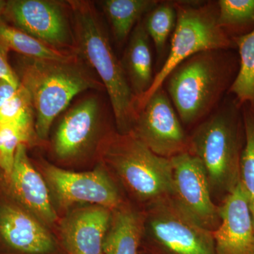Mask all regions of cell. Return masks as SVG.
I'll use <instances>...</instances> for the list:
<instances>
[{
    "mask_svg": "<svg viewBox=\"0 0 254 254\" xmlns=\"http://www.w3.org/2000/svg\"><path fill=\"white\" fill-rule=\"evenodd\" d=\"M0 43L9 50H14L25 58L32 59L67 61L75 57L73 53L48 46L18 28L9 26L1 19H0Z\"/></svg>",
    "mask_w": 254,
    "mask_h": 254,
    "instance_id": "obj_20",
    "label": "cell"
},
{
    "mask_svg": "<svg viewBox=\"0 0 254 254\" xmlns=\"http://www.w3.org/2000/svg\"><path fill=\"white\" fill-rule=\"evenodd\" d=\"M120 61L130 88L139 103L151 88L155 78L150 37L143 21H139L133 28Z\"/></svg>",
    "mask_w": 254,
    "mask_h": 254,
    "instance_id": "obj_17",
    "label": "cell"
},
{
    "mask_svg": "<svg viewBox=\"0 0 254 254\" xmlns=\"http://www.w3.org/2000/svg\"><path fill=\"white\" fill-rule=\"evenodd\" d=\"M145 213L123 203L113 210L103 244V254H139Z\"/></svg>",
    "mask_w": 254,
    "mask_h": 254,
    "instance_id": "obj_18",
    "label": "cell"
},
{
    "mask_svg": "<svg viewBox=\"0 0 254 254\" xmlns=\"http://www.w3.org/2000/svg\"><path fill=\"white\" fill-rule=\"evenodd\" d=\"M34 114L29 93L21 84L14 96L0 108V127H16L33 136Z\"/></svg>",
    "mask_w": 254,
    "mask_h": 254,
    "instance_id": "obj_25",
    "label": "cell"
},
{
    "mask_svg": "<svg viewBox=\"0 0 254 254\" xmlns=\"http://www.w3.org/2000/svg\"><path fill=\"white\" fill-rule=\"evenodd\" d=\"M158 156L171 159L190 152V134L163 86L138 107L130 133Z\"/></svg>",
    "mask_w": 254,
    "mask_h": 254,
    "instance_id": "obj_8",
    "label": "cell"
},
{
    "mask_svg": "<svg viewBox=\"0 0 254 254\" xmlns=\"http://www.w3.org/2000/svg\"><path fill=\"white\" fill-rule=\"evenodd\" d=\"M218 23L222 31L235 38L254 30V0H218Z\"/></svg>",
    "mask_w": 254,
    "mask_h": 254,
    "instance_id": "obj_22",
    "label": "cell"
},
{
    "mask_svg": "<svg viewBox=\"0 0 254 254\" xmlns=\"http://www.w3.org/2000/svg\"><path fill=\"white\" fill-rule=\"evenodd\" d=\"M190 138V153L203 165L212 196L222 202L240 182L245 144L242 105L228 93L220 106L195 127Z\"/></svg>",
    "mask_w": 254,
    "mask_h": 254,
    "instance_id": "obj_2",
    "label": "cell"
},
{
    "mask_svg": "<svg viewBox=\"0 0 254 254\" xmlns=\"http://www.w3.org/2000/svg\"><path fill=\"white\" fill-rule=\"evenodd\" d=\"M113 210L90 205L75 209L60 226V242L66 254H101Z\"/></svg>",
    "mask_w": 254,
    "mask_h": 254,
    "instance_id": "obj_14",
    "label": "cell"
},
{
    "mask_svg": "<svg viewBox=\"0 0 254 254\" xmlns=\"http://www.w3.org/2000/svg\"><path fill=\"white\" fill-rule=\"evenodd\" d=\"M232 41L236 45L240 66L228 93L234 95L241 105L247 104L254 109V30Z\"/></svg>",
    "mask_w": 254,
    "mask_h": 254,
    "instance_id": "obj_21",
    "label": "cell"
},
{
    "mask_svg": "<svg viewBox=\"0 0 254 254\" xmlns=\"http://www.w3.org/2000/svg\"><path fill=\"white\" fill-rule=\"evenodd\" d=\"M43 173L61 208L88 203L113 210L123 203L116 185L104 170L75 173L48 164L43 167Z\"/></svg>",
    "mask_w": 254,
    "mask_h": 254,
    "instance_id": "obj_10",
    "label": "cell"
},
{
    "mask_svg": "<svg viewBox=\"0 0 254 254\" xmlns=\"http://www.w3.org/2000/svg\"><path fill=\"white\" fill-rule=\"evenodd\" d=\"M236 50H208L177 65L164 82L182 125L196 126L220 106L238 73Z\"/></svg>",
    "mask_w": 254,
    "mask_h": 254,
    "instance_id": "obj_1",
    "label": "cell"
},
{
    "mask_svg": "<svg viewBox=\"0 0 254 254\" xmlns=\"http://www.w3.org/2000/svg\"><path fill=\"white\" fill-rule=\"evenodd\" d=\"M4 14L14 27L48 46L63 51H76V41L67 16L58 1L12 0L6 1Z\"/></svg>",
    "mask_w": 254,
    "mask_h": 254,
    "instance_id": "obj_11",
    "label": "cell"
},
{
    "mask_svg": "<svg viewBox=\"0 0 254 254\" xmlns=\"http://www.w3.org/2000/svg\"><path fill=\"white\" fill-rule=\"evenodd\" d=\"M0 236L15 254H66L43 222L13 205L0 209Z\"/></svg>",
    "mask_w": 254,
    "mask_h": 254,
    "instance_id": "obj_13",
    "label": "cell"
},
{
    "mask_svg": "<svg viewBox=\"0 0 254 254\" xmlns=\"http://www.w3.org/2000/svg\"><path fill=\"white\" fill-rule=\"evenodd\" d=\"M177 23L171 37L170 51L155 75L151 88L138 103V107L163 86L170 73L185 60L201 52L236 50L231 38L218 23L217 1H175Z\"/></svg>",
    "mask_w": 254,
    "mask_h": 254,
    "instance_id": "obj_6",
    "label": "cell"
},
{
    "mask_svg": "<svg viewBox=\"0 0 254 254\" xmlns=\"http://www.w3.org/2000/svg\"><path fill=\"white\" fill-rule=\"evenodd\" d=\"M158 2L157 0H104L100 4L109 21L115 39L123 43L142 16L148 14Z\"/></svg>",
    "mask_w": 254,
    "mask_h": 254,
    "instance_id": "obj_19",
    "label": "cell"
},
{
    "mask_svg": "<svg viewBox=\"0 0 254 254\" xmlns=\"http://www.w3.org/2000/svg\"><path fill=\"white\" fill-rule=\"evenodd\" d=\"M74 23L76 51L97 73L108 93L120 133H128L137 117L138 103L121 61L93 6L86 1H68Z\"/></svg>",
    "mask_w": 254,
    "mask_h": 254,
    "instance_id": "obj_3",
    "label": "cell"
},
{
    "mask_svg": "<svg viewBox=\"0 0 254 254\" xmlns=\"http://www.w3.org/2000/svg\"><path fill=\"white\" fill-rule=\"evenodd\" d=\"M6 180L16 198L36 218L48 225L55 223L58 215L50 200L49 187L32 165L26 144L18 145L12 170Z\"/></svg>",
    "mask_w": 254,
    "mask_h": 254,
    "instance_id": "obj_16",
    "label": "cell"
},
{
    "mask_svg": "<svg viewBox=\"0 0 254 254\" xmlns=\"http://www.w3.org/2000/svg\"><path fill=\"white\" fill-rule=\"evenodd\" d=\"M253 254H254V252H253Z\"/></svg>",
    "mask_w": 254,
    "mask_h": 254,
    "instance_id": "obj_30",
    "label": "cell"
},
{
    "mask_svg": "<svg viewBox=\"0 0 254 254\" xmlns=\"http://www.w3.org/2000/svg\"><path fill=\"white\" fill-rule=\"evenodd\" d=\"M25 58L20 82L31 96L36 133L46 139L55 118L74 97L103 86L90 76L76 56L67 61Z\"/></svg>",
    "mask_w": 254,
    "mask_h": 254,
    "instance_id": "obj_4",
    "label": "cell"
},
{
    "mask_svg": "<svg viewBox=\"0 0 254 254\" xmlns=\"http://www.w3.org/2000/svg\"><path fill=\"white\" fill-rule=\"evenodd\" d=\"M143 236L159 254H215L213 232L197 224L171 197L148 205Z\"/></svg>",
    "mask_w": 254,
    "mask_h": 254,
    "instance_id": "obj_7",
    "label": "cell"
},
{
    "mask_svg": "<svg viewBox=\"0 0 254 254\" xmlns=\"http://www.w3.org/2000/svg\"><path fill=\"white\" fill-rule=\"evenodd\" d=\"M145 29L153 41L158 61H162L167 50L169 38L173 36L177 23L175 1H159L158 4L147 14Z\"/></svg>",
    "mask_w": 254,
    "mask_h": 254,
    "instance_id": "obj_23",
    "label": "cell"
},
{
    "mask_svg": "<svg viewBox=\"0 0 254 254\" xmlns=\"http://www.w3.org/2000/svg\"><path fill=\"white\" fill-rule=\"evenodd\" d=\"M19 86L16 87L9 82L0 79V108L12 98Z\"/></svg>",
    "mask_w": 254,
    "mask_h": 254,
    "instance_id": "obj_28",
    "label": "cell"
},
{
    "mask_svg": "<svg viewBox=\"0 0 254 254\" xmlns=\"http://www.w3.org/2000/svg\"><path fill=\"white\" fill-rule=\"evenodd\" d=\"M245 127V144L241 155L240 183L248 199L254 224V109L242 105Z\"/></svg>",
    "mask_w": 254,
    "mask_h": 254,
    "instance_id": "obj_24",
    "label": "cell"
},
{
    "mask_svg": "<svg viewBox=\"0 0 254 254\" xmlns=\"http://www.w3.org/2000/svg\"><path fill=\"white\" fill-rule=\"evenodd\" d=\"M6 1L0 0V16L4 14L5 9H6Z\"/></svg>",
    "mask_w": 254,
    "mask_h": 254,
    "instance_id": "obj_29",
    "label": "cell"
},
{
    "mask_svg": "<svg viewBox=\"0 0 254 254\" xmlns=\"http://www.w3.org/2000/svg\"><path fill=\"white\" fill-rule=\"evenodd\" d=\"M9 50L0 43V79L9 82L11 84L18 87L21 85L19 78L8 61Z\"/></svg>",
    "mask_w": 254,
    "mask_h": 254,
    "instance_id": "obj_27",
    "label": "cell"
},
{
    "mask_svg": "<svg viewBox=\"0 0 254 254\" xmlns=\"http://www.w3.org/2000/svg\"><path fill=\"white\" fill-rule=\"evenodd\" d=\"M100 119L99 102L88 98L64 115L55 131L53 150L61 160H71L84 153L97 134Z\"/></svg>",
    "mask_w": 254,
    "mask_h": 254,
    "instance_id": "obj_15",
    "label": "cell"
},
{
    "mask_svg": "<svg viewBox=\"0 0 254 254\" xmlns=\"http://www.w3.org/2000/svg\"><path fill=\"white\" fill-rule=\"evenodd\" d=\"M31 137L17 127H0V168L6 179L12 170L18 145L26 144Z\"/></svg>",
    "mask_w": 254,
    "mask_h": 254,
    "instance_id": "obj_26",
    "label": "cell"
},
{
    "mask_svg": "<svg viewBox=\"0 0 254 254\" xmlns=\"http://www.w3.org/2000/svg\"><path fill=\"white\" fill-rule=\"evenodd\" d=\"M173 190L171 198L197 224L209 231L220 222L219 206L214 203L203 165L190 152L173 157Z\"/></svg>",
    "mask_w": 254,
    "mask_h": 254,
    "instance_id": "obj_9",
    "label": "cell"
},
{
    "mask_svg": "<svg viewBox=\"0 0 254 254\" xmlns=\"http://www.w3.org/2000/svg\"><path fill=\"white\" fill-rule=\"evenodd\" d=\"M105 163L134 198L149 205L171 197L173 168L170 159L155 154L131 133H110L102 146Z\"/></svg>",
    "mask_w": 254,
    "mask_h": 254,
    "instance_id": "obj_5",
    "label": "cell"
},
{
    "mask_svg": "<svg viewBox=\"0 0 254 254\" xmlns=\"http://www.w3.org/2000/svg\"><path fill=\"white\" fill-rule=\"evenodd\" d=\"M220 222L213 232L215 254H253L254 224L240 182L219 206Z\"/></svg>",
    "mask_w": 254,
    "mask_h": 254,
    "instance_id": "obj_12",
    "label": "cell"
},
{
    "mask_svg": "<svg viewBox=\"0 0 254 254\" xmlns=\"http://www.w3.org/2000/svg\"></svg>",
    "mask_w": 254,
    "mask_h": 254,
    "instance_id": "obj_31",
    "label": "cell"
}]
</instances>
